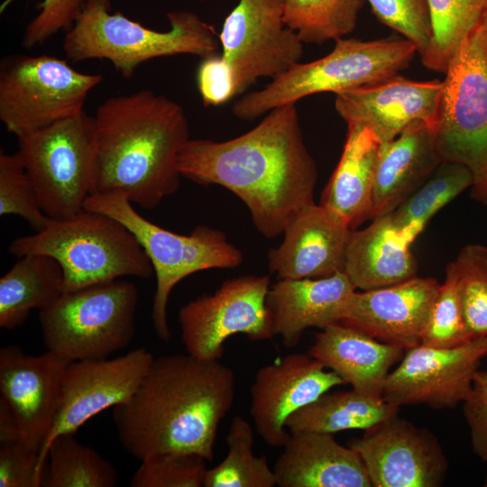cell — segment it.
I'll list each match as a JSON object with an SVG mask.
<instances>
[{
    "mask_svg": "<svg viewBox=\"0 0 487 487\" xmlns=\"http://www.w3.org/2000/svg\"><path fill=\"white\" fill-rule=\"evenodd\" d=\"M179 169L193 182L218 185L236 195L255 228L269 239L315 203L317 167L305 144L296 104L272 109L234 139L189 138L179 152Z\"/></svg>",
    "mask_w": 487,
    "mask_h": 487,
    "instance_id": "obj_1",
    "label": "cell"
},
{
    "mask_svg": "<svg viewBox=\"0 0 487 487\" xmlns=\"http://www.w3.org/2000/svg\"><path fill=\"white\" fill-rule=\"evenodd\" d=\"M234 397V372L219 361L165 355L154 358L131 399L114 407L113 420L124 448L140 461L167 452L211 461Z\"/></svg>",
    "mask_w": 487,
    "mask_h": 487,
    "instance_id": "obj_2",
    "label": "cell"
},
{
    "mask_svg": "<svg viewBox=\"0 0 487 487\" xmlns=\"http://www.w3.org/2000/svg\"><path fill=\"white\" fill-rule=\"evenodd\" d=\"M94 120L92 194L122 191L133 204L153 209L179 189V154L189 139L179 104L144 89L107 98Z\"/></svg>",
    "mask_w": 487,
    "mask_h": 487,
    "instance_id": "obj_3",
    "label": "cell"
},
{
    "mask_svg": "<svg viewBox=\"0 0 487 487\" xmlns=\"http://www.w3.org/2000/svg\"><path fill=\"white\" fill-rule=\"evenodd\" d=\"M110 0H89L63 41L66 59L72 62L107 60L126 78L142 63L160 57L188 54L207 58L217 54L219 35L199 15L186 10L167 14L170 29L159 32L110 13Z\"/></svg>",
    "mask_w": 487,
    "mask_h": 487,
    "instance_id": "obj_4",
    "label": "cell"
},
{
    "mask_svg": "<svg viewBox=\"0 0 487 487\" xmlns=\"http://www.w3.org/2000/svg\"><path fill=\"white\" fill-rule=\"evenodd\" d=\"M9 252L18 258L32 253L55 258L64 272V292L125 276L145 279L153 272L142 246L124 224L86 209L16 238Z\"/></svg>",
    "mask_w": 487,
    "mask_h": 487,
    "instance_id": "obj_5",
    "label": "cell"
},
{
    "mask_svg": "<svg viewBox=\"0 0 487 487\" xmlns=\"http://www.w3.org/2000/svg\"><path fill=\"white\" fill-rule=\"evenodd\" d=\"M331 52L308 63L299 62L271 78L260 90L249 92L232 106L233 115L253 121L272 109L310 95L335 94L357 88L400 74L417 49L409 41L385 38L373 41L341 38Z\"/></svg>",
    "mask_w": 487,
    "mask_h": 487,
    "instance_id": "obj_6",
    "label": "cell"
},
{
    "mask_svg": "<svg viewBox=\"0 0 487 487\" xmlns=\"http://www.w3.org/2000/svg\"><path fill=\"white\" fill-rule=\"evenodd\" d=\"M445 74L436 148L443 161L471 171V198L487 206V14L461 40Z\"/></svg>",
    "mask_w": 487,
    "mask_h": 487,
    "instance_id": "obj_7",
    "label": "cell"
},
{
    "mask_svg": "<svg viewBox=\"0 0 487 487\" xmlns=\"http://www.w3.org/2000/svg\"><path fill=\"white\" fill-rule=\"evenodd\" d=\"M84 209L99 212L124 224L148 255L156 276L152 319L156 335L170 339L167 306L173 288L186 277L209 269H232L244 261L240 249L218 229L198 225L188 235L162 228L144 218L122 191L95 193Z\"/></svg>",
    "mask_w": 487,
    "mask_h": 487,
    "instance_id": "obj_8",
    "label": "cell"
},
{
    "mask_svg": "<svg viewBox=\"0 0 487 487\" xmlns=\"http://www.w3.org/2000/svg\"><path fill=\"white\" fill-rule=\"evenodd\" d=\"M136 286L119 279L64 292L39 311L44 345L69 362L107 358L135 335Z\"/></svg>",
    "mask_w": 487,
    "mask_h": 487,
    "instance_id": "obj_9",
    "label": "cell"
},
{
    "mask_svg": "<svg viewBox=\"0 0 487 487\" xmlns=\"http://www.w3.org/2000/svg\"><path fill=\"white\" fill-rule=\"evenodd\" d=\"M17 143L43 212L53 220L82 212L94 189V116L83 111L19 137Z\"/></svg>",
    "mask_w": 487,
    "mask_h": 487,
    "instance_id": "obj_10",
    "label": "cell"
},
{
    "mask_svg": "<svg viewBox=\"0 0 487 487\" xmlns=\"http://www.w3.org/2000/svg\"><path fill=\"white\" fill-rule=\"evenodd\" d=\"M51 55L14 54L0 63V120L16 138L84 111L88 94L103 79Z\"/></svg>",
    "mask_w": 487,
    "mask_h": 487,
    "instance_id": "obj_11",
    "label": "cell"
},
{
    "mask_svg": "<svg viewBox=\"0 0 487 487\" xmlns=\"http://www.w3.org/2000/svg\"><path fill=\"white\" fill-rule=\"evenodd\" d=\"M270 287L267 275L239 276L184 305L179 322L187 354L201 361H219L225 342L234 335L244 334L252 341L272 338L266 304Z\"/></svg>",
    "mask_w": 487,
    "mask_h": 487,
    "instance_id": "obj_12",
    "label": "cell"
},
{
    "mask_svg": "<svg viewBox=\"0 0 487 487\" xmlns=\"http://www.w3.org/2000/svg\"><path fill=\"white\" fill-rule=\"evenodd\" d=\"M285 0H239L219 41L235 96L262 78H273L300 62L303 42L284 21Z\"/></svg>",
    "mask_w": 487,
    "mask_h": 487,
    "instance_id": "obj_13",
    "label": "cell"
},
{
    "mask_svg": "<svg viewBox=\"0 0 487 487\" xmlns=\"http://www.w3.org/2000/svg\"><path fill=\"white\" fill-rule=\"evenodd\" d=\"M153 361L152 353L142 347L113 359L69 363L52 427L39 451L37 473L41 483L51 442L61 435H74L96 414L129 400Z\"/></svg>",
    "mask_w": 487,
    "mask_h": 487,
    "instance_id": "obj_14",
    "label": "cell"
},
{
    "mask_svg": "<svg viewBox=\"0 0 487 487\" xmlns=\"http://www.w3.org/2000/svg\"><path fill=\"white\" fill-rule=\"evenodd\" d=\"M487 356V335L454 347L418 345L405 351L385 381L382 397L396 406L424 404L452 409L469 395Z\"/></svg>",
    "mask_w": 487,
    "mask_h": 487,
    "instance_id": "obj_15",
    "label": "cell"
},
{
    "mask_svg": "<svg viewBox=\"0 0 487 487\" xmlns=\"http://www.w3.org/2000/svg\"><path fill=\"white\" fill-rule=\"evenodd\" d=\"M348 446L361 456L372 487H438L446 475L438 440L399 415L350 439Z\"/></svg>",
    "mask_w": 487,
    "mask_h": 487,
    "instance_id": "obj_16",
    "label": "cell"
},
{
    "mask_svg": "<svg viewBox=\"0 0 487 487\" xmlns=\"http://www.w3.org/2000/svg\"><path fill=\"white\" fill-rule=\"evenodd\" d=\"M308 353H293L261 367L250 389V414L261 438L282 447L290 433L286 421L331 389L341 378Z\"/></svg>",
    "mask_w": 487,
    "mask_h": 487,
    "instance_id": "obj_17",
    "label": "cell"
},
{
    "mask_svg": "<svg viewBox=\"0 0 487 487\" xmlns=\"http://www.w3.org/2000/svg\"><path fill=\"white\" fill-rule=\"evenodd\" d=\"M69 361L47 351L29 355L17 345L0 350V392L14 411L21 441L40 451L55 418Z\"/></svg>",
    "mask_w": 487,
    "mask_h": 487,
    "instance_id": "obj_18",
    "label": "cell"
},
{
    "mask_svg": "<svg viewBox=\"0 0 487 487\" xmlns=\"http://www.w3.org/2000/svg\"><path fill=\"white\" fill-rule=\"evenodd\" d=\"M442 89V80L415 81L397 74L335 94V107L346 124L370 127L382 144L416 122L436 124Z\"/></svg>",
    "mask_w": 487,
    "mask_h": 487,
    "instance_id": "obj_19",
    "label": "cell"
},
{
    "mask_svg": "<svg viewBox=\"0 0 487 487\" xmlns=\"http://www.w3.org/2000/svg\"><path fill=\"white\" fill-rule=\"evenodd\" d=\"M440 283L416 276L388 287L354 291L339 322L405 351L420 345Z\"/></svg>",
    "mask_w": 487,
    "mask_h": 487,
    "instance_id": "obj_20",
    "label": "cell"
},
{
    "mask_svg": "<svg viewBox=\"0 0 487 487\" xmlns=\"http://www.w3.org/2000/svg\"><path fill=\"white\" fill-rule=\"evenodd\" d=\"M352 229L335 210L313 203L287 225L283 241L268 253L269 269L280 279H316L343 271Z\"/></svg>",
    "mask_w": 487,
    "mask_h": 487,
    "instance_id": "obj_21",
    "label": "cell"
},
{
    "mask_svg": "<svg viewBox=\"0 0 487 487\" xmlns=\"http://www.w3.org/2000/svg\"><path fill=\"white\" fill-rule=\"evenodd\" d=\"M355 289L343 271L324 278L280 279L266 297L273 335H280L286 348L295 347L308 328L339 322Z\"/></svg>",
    "mask_w": 487,
    "mask_h": 487,
    "instance_id": "obj_22",
    "label": "cell"
},
{
    "mask_svg": "<svg viewBox=\"0 0 487 487\" xmlns=\"http://www.w3.org/2000/svg\"><path fill=\"white\" fill-rule=\"evenodd\" d=\"M273 471L280 487H372L359 454L333 434L290 433Z\"/></svg>",
    "mask_w": 487,
    "mask_h": 487,
    "instance_id": "obj_23",
    "label": "cell"
},
{
    "mask_svg": "<svg viewBox=\"0 0 487 487\" xmlns=\"http://www.w3.org/2000/svg\"><path fill=\"white\" fill-rule=\"evenodd\" d=\"M308 353L344 384L367 395L382 396L390 370L400 362L405 350L335 322L315 335Z\"/></svg>",
    "mask_w": 487,
    "mask_h": 487,
    "instance_id": "obj_24",
    "label": "cell"
},
{
    "mask_svg": "<svg viewBox=\"0 0 487 487\" xmlns=\"http://www.w3.org/2000/svg\"><path fill=\"white\" fill-rule=\"evenodd\" d=\"M443 161L436 123L418 121L380 147L372 192V219L396 209Z\"/></svg>",
    "mask_w": 487,
    "mask_h": 487,
    "instance_id": "obj_25",
    "label": "cell"
},
{
    "mask_svg": "<svg viewBox=\"0 0 487 487\" xmlns=\"http://www.w3.org/2000/svg\"><path fill=\"white\" fill-rule=\"evenodd\" d=\"M411 244L394 230L388 215L373 218L365 228L351 231L343 272L355 289H374L418 276Z\"/></svg>",
    "mask_w": 487,
    "mask_h": 487,
    "instance_id": "obj_26",
    "label": "cell"
},
{
    "mask_svg": "<svg viewBox=\"0 0 487 487\" xmlns=\"http://www.w3.org/2000/svg\"><path fill=\"white\" fill-rule=\"evenodd\" d=\"M381 145L370 127L347 124L340 160L321 194L320 204L341 215L352 230L372 218L373 184Z\"/></svg>",
    "mask_w": 487,
    "mask_h": 487,
    "instance_id": "obj_27",
    "label": "cell"
},
{
    "mask_svg": "<svg viewBox=\"0 0 487 487\" xmlns=\"http://www.w3.org/2000/svg\"><path fill=\"white\" fill-rule=\"evenodd\" d=\"M64 293V272L51 255L26 254L0 279V327L22 326L32 309L42 310Z\"/></svg>",
    "mask_w": 487,
    "mask_h": 487,
    "instance_id": "obj_28",
    "label": "cell"
},
{
    "mask_svg": "<svg viewBox=\"0 0 487 487\" xmlns=\"http://www.w3.org/2000/svg\"><path fill=\"white\" fill-rule=\"evenodd\" d=\"M400 407L382 396H371L354 389L324 393L293 413L286 428L293 432L335 434L347 429L368 430L399 414Z\"/></svg>",
    "mask_w": 487,
    "mask_h": 487,
    "instance_id": "obj_29",
    "label": "cell"
},
{
    "mask_svg": "<svg viewBox=\"0 0 487 487\" xmlns=\"http://www.w3.org/2000/svg\"><path fill=\"white\" fill-rule=\"evenodd\" d=\"M473 175L463 164L442 161L429 178L389 214L398 234L409 244L429 220L473 185Z\"/></svg>",
    "mask_w": 487,
    "mask_h": 487,
    "instance_id": "obj_30",
    "label": "cell"
},
{
    "mask_svg": "<svg viewBox=\"0 0 487 487\" xmlns=\"http://www.w3.org/2000/svg\"><path fill=\"white\" fill-rule=\"evenodd\" d=\"M45 468L43 487H114L118 477L113 464L72 434L51 442Z\"/></svg>",
    "mask_w": 487,
    "mask_h": 487,
    "instance_id": "obj_31",
    "label": "cell"
},
{
    "mask_svg": "<svg viewBox=\"0 0 487 487\" xmlns=\"http://www.w3.org/2000/svg\"><path fill=\"white\" fill-rule=\"evenodd\" d=\"M253 442V427L243 417L234 416L225 436L227 454L207 470L204 487H274L273 468L266 456L254 455Z\"/></svg>",
    "mask_w": 487,
    "mask_h": 487,
    "instance_id": "obj_32",
    "label": "cell"
},
{
    "mask_svg": "<svg viewBox=\"0 0 487 487\" xmlns=\"http://www.w3.org/2000/svg\"><path fill=\"white\" fill-rule=\"evenodd\" d=\"M364 0H285L284 21L303 43L321 45L351 33Z\"/></svg>",
    "mask_w": 487,
    "mask_h": 487,
    "instance_id": "obj_33",
    "label": "cell"
},
{
    "mask_svg": "<svg viewBox=\"0 0 487 487\" xmlns=\"http://www.w3.org/2000/svg\"><path fill=\"white\" fill-rule=\"evenodd\" d=\"M432 39L422 64L445 73L461 40L486 14L487 0H427Z\"/></svg>",
    "mask_w": 487,
    "mask_h": 487,
    "instance_id": "obj_34",
    "label": "cell"
},
{
    "mask_svg": "<svg viewBox=\"0 0 487 487\" xmlns=\"http://www.w3.org/2000/svg\"><path fill=\"white\" fill-rule=\"evenodd\" d=\"M464 318L472 339L487 335V246L464 245L451 262Z\"/></svg>",
    "mask_w": 487,
    "mask_h": 487,
    "instance_id": "obj_35",
    "label": "cell"
},
{
    "mask_svg": "<svg viewBox=\"0 0 487 487\" xmlns=\"http://www.w3.org/2000/svg\"><path fill=\"white\" fill-rule=\"evenodd\" d=\"M472 340L468 335L456 275L451 262L446 265L445 280L438 289L425 324L420 345L454 347Z\"/></svg>",
    "mask_w": 487,
    "mask_h": 487,
    "instance_id": "obj_36",
    "label": "cell"
},
{
    "mask_svg": "<svg viewBox=\"0 0 487 487\" xmlns=\"http://www.w3.org/2000/svg\"><path fill=\"white\" fill-rule=\"evenodd\" d=\"M0 215L23 217L35 231L51 218L41 209L37 192L17 153H0Z\"/></svg>",
    "mask_w": 487,
    "mask_h": 487,
    "instance_id": "obj_37",
    "label": "cell"
},
{
    "mask_svg": "<svg viewBox=\"0 0 487 487\" xmlns=\"http://www.w3.org/2000/svg\"><path fill=\"white\" fill-rule=\"evenodd\" d=\"M207 460L192 453L167 452L141 460L131 487H202Z\"/></svg>",
    "mask_w": 487,
    "mask_h": 487,
    "instance_id": "obj_38",
    "label": "cell"
},
{
    "mask_svg": "<svg viewBox=\"0 0 487 487\" xmlns=\"http://www.w3.org/2000/svg\"><path fill=\"white\" fill-rule=\"evenodd\" d=\"M377 20L412 42L420 58L432 39L427 0H367Z\"/></svg>",
    "mask_w": 487,
    "mask_h": 487,
    "instance_id": "obj_39",
    "label": "cell"
},
{
    "mask_svg": "<svg viewBox=\"0 0 487 487\" xmlns=\"http://www.w3.org/2000/svg\"><path fill=\"white\" fill-rule=\"evenodd\" d=\"M14 0H4L0 13ZM89 0H42L40 11L26 25L22 37L25 49L42 44L60 31L72 27L83 7Z\"/></svg>",
    "mask_w": 487,
    "mask_h": 487,
    "instance_id": "obj_40",
    "label": "cell"
},
{
    "mask_svg": "<svg viewBox=\"0 0 487 487\" xmlns=\"http://www.w3.org/2000/svg\"><path fill=\"white\" fill-rule=\"evenodd\" d=\"M39 451L22 441L0 446V487H41Z\"/></svg>",
    "mask_w": 487,
    "mask_h": 487,
    "instance_id": "obj_41",
    "label": "cell"
},
{
    "mask_svg": "<svg viewBox=\"0 0 487 487\" xmlns=\"http://www.w3.org/2000/svg\"><path fill=\"white\" fill-rule=\"evenodd\" d=\"M197 83L206 106H216L236 96L232 72L221 55L202 59L197 71Z\"/></svg>",
    "mask_w": 487,
    "mask_h": 487,
    "instance_id": "obj_42",
    "label": "cell"
},
{
    "mask_svg": "<svg viewBox=\"0 0 487 487\" xmlns=\"http://www.w3.org/2000/svg\"><path fill=\"white\" fill-rule=\"evenodd\" d=\"M474 454L487 462V371L478 370L472 390L463 402Z\"/></svg>",
    "mask_w": 487,
    "mask_h": 487,
    "instance_id": "obj_43",
    "label": "cell"
},
{
    "mask_svg": "<svg viewBox=\"0 0 487 487\" xmlns=\"http://www.w3.org/2000/svg\"><path fill=\"white\" fill-rule=\"evenodd\" d=\"M21 441L18 420L9 405L0 398V443L11 444Z\"/></svg>",
    "mask_w": 487,
    "mask_h": 487,
    "instance_id": "obj_44",
    "label": "cell"
},
{
    "mask_svg": "<svg viewBox=\"0 0 487 487\" xmlns=\"http://www.w3.org/2000/svg\"><path fill=\"white\" fill-rule=\"evenodd\" d=\"M483 485H484L485 487H487V475H486V477H485Z\"/></svg>",
    "mask_w": 487,
    "mask_h": 487,
    "instance_id": "obj_45",
    "label": "cell"
},
{
    "mask_svg": "<svg viewBox=\"0 0 487 487\" xmlns=\"http://www.w3.org/2000/svg\"><path fill=\"white\" fill-rule=\"evenodd\" d=\"M195 1H200V2H204V1H207V0H195Z\"/></svg>",
    "mask_w": 487,
    "mask_h": 487,
    "instance_id": "obj_46",
    "label": "cell"
}]
</instances>
